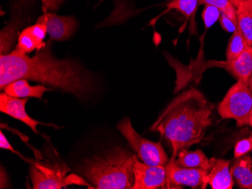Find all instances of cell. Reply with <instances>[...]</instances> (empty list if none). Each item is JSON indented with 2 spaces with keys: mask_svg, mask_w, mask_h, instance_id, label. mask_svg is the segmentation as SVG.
I'll return each mask as SVG.
<instances>
[{
  "mask_svg": "<svg viewBox=\"0 0 252 189\" xmlns=\"http://www.w3.org/2000/svg\"><path fill=\"white\" fill-rule=\"evenodd\" d=\"M18 80L55 87L83 101L95 93L97 87L95 76L79 62L58 59L52 54L51 40L32 57L17 50L0 56V89L3 91Z\"/></svg>",
  "mask_w": 252,
  "mask_h": 189,
  "instance_id": "cell-1",
  "label": "cell"
},
{
  "mask_svg": "<svg viewBox=\"0 0 252 189\" xmlns=\"http://www.w3.org/2000/svg\"><path fill=\"white\" fill-rule=\"evenodd\" d=\"M215 105L196 88L177 97L164 110L151 130L169 141L174 157L183 149L199 143L212 123Z\"/></svg>",
  "mask_w": 252,
  "mask_h": 189,
  "instance_id": "cell-2",
  "label": "cell"
},
{
  "mask_svg": "<svg viewBox=\"0 0 252 189\" xmlns=\"http://www.w3.org/2000/svg\"><path fill=\"white\" fill-rule=\"evenodd\" d=\"M137 155L121 147L88 160L83 167L85 177L97 189H132Z\"/></svg>",
  "mask_w": 252,
  "mask_h": 189,
  "instance_id": "cell-3",
  "label": "cell"
},
{
  "mask_svg": "<svg viewBox=\"0 0 252 189\" xmlns=\"http://www.w3.org/2000/svg\"><path fill=\"white\" fill-rule=\"evenodd\" d=\"M252 108V91L247 83L237 81L226 93L218 107L223 119H234L238 127L249 125Z\"/></svg>",
  "mask_w": 252,
  "mask_h": 189,
  "instance_id": "cell-4",
  "label": "cell"
},
{
  "mask_svg": "<svg viewBox=\"0 0 252 189\" xmlns=\"http://www.w3.org/2000/svg\"><path fill=\"white\" fill-rule=\"evenodd\" d=\"M121 135L128 141L137 157L146 164L152 166H165L169 159L165 153L161 142H152L141 135L134 129L129 118H125L117 125Z\"/></svg>",
  "mask_w": 252,
  "mask_h": 189,
  "instance_id": "cell-5",
  "label": "cell"
},
{
  "mask_svg": "<svg viewBox=\"0 0 252 189\" xmlns=\"http://www.w3.org/2000/svg\"><path fill=\"white\" fill-rule=\"evenodd\" d=\"M167 189H183L188 186L192 189H205V177L209 170L202 169L186 168L177 163L176 157L169 159L165 165Z\"/></svg>",
  "mask_w": 252,
  "mask_h": 189,
  "instance_id": "cell-6",
  "label": "cell"
},
{
  "mask_svg": "<svg viewBox=\"0 0 252 189\" xmlns=\"http://www.w3.org/2000/svg\"><path fill=\"white\" fill-rule=\"evenodd\" d=\"M67 167L47 166L40 163H32L30 168L31 181L34 189H61L68 184L65 180Z\"/></svg>",
  "mask_w": 252,
  "mask_h": 189,
  "instance_id": "cell-7",
  "label": "cell"
},
{
  "mask_svg": "<svg viewBox=\"0 0 252 189\" xmlns=\"http://www.w3.org/2000/svg\"><path fill=\"white\" fill-rule=\"evenodd\" d=\"M134 183L132 189H167L166 170L165 166H152L134 160Z\"/></svg>",
  "mask_w": 252,
  "mask_h": 189,
  "instance_id": "cell-8",
  "label": "cell"
},
{
  "mask_svg": "<svg viewBox=\"0 0 252 189\" xmlns=\"http://www.w3.org/2000/svg\"><path fill=\"white\" fill-rule=\"evenodd\" d=\"M36 22L45 25L48 34L51 39L56 41L69 39L77 28V21L74 17L59 16L47 12L39 17Z\"/></svg>",
  "mask_w": 252,
  "mask_h": 189,
  "instance_id": "cell-9",
  "label": "cell"
},
{
  "mask_svg": "<svg viewBox=\"0 0 252 189\" xmlns=\"http://www.w3.org/2000/svg\"><path fill=\"white\" fill-rule=\"evenodd\" d=\"M29 98H18V97H11L5 92L1 93L0 94V111L21 121L23 123L28 125L32 131L36 135H40L37 131V125H47L36 121L31 118L26 112V104L28 103Z\"/></svg>",
  "mask_w": 252,
  "mask_h": 189,
  "instance_id": "cell-10",
  "label": "cell"
},
{
  "mask_svg": "<svg viewBox=\"0 0 252 189\" xmlns=\"http://www.w3.org/2000/svg\"><path fill=\"white\" fill-rule=\"evenodd\" d=\"M210 168L205 177V186L213 189H233L234 180L232 177L230 162L224 159L212 158Z\"/></svg>",
  "mask_w": 252,
  "mask_h": 189,
  "instance_id": "cell-11",
  "label": "cell"
},
{
  "mask_svg": "<svg viewBox=\"0 0 252 189\" xmlns=\"http://www.w3.org/2000/svg\"><path fill=\"white\" fill-rule=\"evenodd\" d=\"M47 33L45 25L37 23L25 28L18 36V44L15 50L22 54L31 53L35 49H39L45 46L43 39Z\"/></svg>",
  "mask_w": 252,
  "mask_h": 189,
  "instance_id": "cell-12",
  "label": "cell"
},
{
  "mask_svg": "<svg viewBox=\"0 0 252 189\" xmlns=\"http://www.w3.org/2000/svg\"><path fill=\"white\" fill-rule=\"evenodd\" d=\"M214 66L224 69L238 81L248 83L252 70V47L248 48L234 60L213 62Z\"/></svg>",
  "mask_w": 252,
  "mask_h": 189,
  "instance_id": "cell-13",
  "label": "cell"
},
{
  "mask_svg": "<svg viewBox=\"0 0 252 189\" xmlns=\"http://www.w3.org/2000/svg\"><path fill=\"white\" fill-rule=\"evenodd\" d=\"M4 92L8 96L18 98H37L42 100L46 91H52L44 85H31L27 80H18L12 81L4 88Z\"/></svg>",
  "mask_w": 252,
  "mask_h": 189,
  "instance_id": "cell-14",
  "label": "cell"
},
{
  "mask_svg": "<svg viewBox=\"0 0 252 189\" xmlns=\"http://www.w3.org/2000/svg\"><path fill=\"white\" fill-rule=\"evenodd\" d=\"M232 177L242 189H252V159L250 155H243L236 159L231 168Z\"/></svg>",
  "mask_w": 252,
  "mask_h": 189,
  "instance_id": "cell-15",
  "label": "cell"
},
{
  "mask_svg": "<svg viewBox=\"0 0 252 189\" xmlns=\"http://www.w3.org/2000/svg\"><path fill=\"white\" fill-rule=\"evenodd\" d=\"M176 162L180 166L186 168L207 170L210 168V161L201 149L195 151L181 149L177 154Z\"/></svg>",
  "mask_w": 252,
  "mask_h": 189,
  "instance_id": "cell-16",
  "label": "cell"
},
{
  "mask_svg": "<svg viewBox=\"0 0 252 189\" xmlns=\"http://www.w3.org/2000/svg\"><path fill=\"white\" fill-rule=\"evenodd\" d=\"M250 47L246 42L239 27L233 32V36L228 43L226 52V60H232L239 57L248 48Z\"/></svg>",
  "mask_w": 252,
  "mask_h": 189,
  "instance_id": "cell-17",
  "label": "cell"
},
{
  "mask_svg": "<svg viewBox=\"0 0 252 189\" xmlns=\"http://www.w3.org/2000/svg\"><path fill=\"white\" fill-rule=\"evenodd\" d=\"M238 27L249 46L252 47V14L242 8H236Z\"/></svg>",
  "mask_w": 252,
  "mask_h": 189,
  "instance_id": "cell-18",
  "label": "cell"
},
{
  "mask_svg": "<svg viewBox=\"0 0 252 189\" xmlns=\"http://www.w3.org/2000/svg\"><path fill=\"white\" fill-rule=\"evenodd\" d=\"M199 5H210L216 7L220 13L225 14L232 20L237 22L236 8L230 0H199Z\"/></svg>",
  "mask_w": 252,
  "mask_h": 189,
  "instance_id": "cell-19",
  "label": "cell"
},
{
  "mask_svg": "<svg viewBox=\"0 0 252 189\" xmlns=\"http://www.w3.org/2000/svg\"><path fill=\"white\" fill-rule=\"evenodd\" d=\"M199 5V0H174L167 4L168 10L175 9L187 18L192 16Z\"/></svg>",
  "mask_w": 252,
  "mask_h": 189,
  "instance_id": "cell-20",
  "label": "cell"
},
{
  "mask_svg": "<svg viewBox=\"0 0 252 189\" xmlns=\"http://www.w3.org/2000/svg\"><path fill=\"white\" fill-rule=\"evenodd\" d=\"M220 16V12L213 5H205L202 12V18L205 27L209 28L216 22Z\"/></svg>",
  "mask_w": 252,
  "mask_h": 189,
  "instance_id": "cell-21",
  "label": "cell"
},
{
  "mask_svg": "<svg viewBox=\"0 0 252 189\" xmlns=\"http://www.w3.org/2000/svg\"><path fill=\"white\" fill-rule=\"evenodd\" d=\"M252 150V135L249 137L239 140L236 144L234 149V157L236 159L242 157Z\"/></svg>",
  "mask_w": 252,
  "mask_h": 189,
  "instance_id": "cell-22",
  "label": "cell"
},
{
  "mask_svg": "<svg viewBox=\"0 0 252 189\" xmlns=\"http://www.w3.org/2000/svg\"><path fill=\"white\" fill-rule=\"evenodd\" d=\"M219 21H220L222 28L226 32H234L236 30V27H237V22L232 20L230 17H228L225 14L220 13Z\"/></svg>",
  "mask_w": 252,
  "mask_h": 189,
  "instance_id": "cell-23",
  "label": "cell"
},
{
  "mask_svg": "<svg viewBox=\"0 0 252 189\" xmlns=\"http://www.w3.org/2000/svg\"><path fill=\"white\" fill-rule=\"evenodd\" d=\"M66 0H42V9L44 12H47L48 11H55L59 9L61 5L65 2ZM100 2L104 0H100Z\"/></svg>",
  "mask_w": 252,
  "mask_h": 189,
  "instance_id": "cell-24",
  "label": "cell"
},
{
  "mask_svg": "<svg viewBox=\"0 0 252 189\" xmlns=\"http://www.w3.org/2000/svg\"><path fill=\"white\" fill-rule=\"evenodd\" d=\"M0 148L2 149H5V150L11 151L12 153H15L16 154V155H19L20 157H21V159L26 160V159H25V157H24L23 155H21L18 151L14 149V148L12 147V146H11V144L9 143L8 139H7L6 136L4 135L2 131L0 132Z\"/></svg>",
  "mask_w": 252,
  "mask_h": 189,
  "instance_id": "cell-25",
  "label": "cell"
},
{
  "mask_svg": "<svg viewBox=\"0 0 252 189\" xmlns=\"http://www.w3.org/2000/svg\"><path fill=\"white\" fill-rule=\"evenodd\" d=\"M236 8H242L252 14V0H230Z\"/></svg>",
  "mask_w": 252,
  "mask_h": 189,
  "instance_id": "cell-26",
  "label": "cell"
},
{
  "mask_svg": "<svg viewBox=\"0 0 252 189\" xmlns=\"http://www.w3.org/2000/svg\"><path fill=\"white\" fill-rule=\"evenodd\" d=\"M248 85L249 86V87H250L251 90L252 91V73H251L250 78H249V81H248Z\"/></svg>",
  "mask_w": 252,
  "mask_h": 189,
  "instance_id": "cell-27",
  "label": "cell"
},
{
  "mask_svg": "<svg viewBox=\"0 0 252 189\" xmlns=\"http://www.w3.org/2000/svg\"><path fill=\"white\" fill-rule=\"evenodd\" d=\"M249 125L252 127V111H251L250 116H249Z\"/></svg>",
  "mask_w": 252,
  "mask_h": 189,
  "instance_id": "cell-28",
  "label": "cell"
},
{
  "mask_svg": "<svg viewBox=\"0 0 252 189\" xmlns=\"http://www.w3.org/2000/svg\"><path fill=\"white\" fill-rule=\"evenodd\" d=\"M168 1H174V0H168Z\"/></svg>",
  "mask_w": 252,
  "mask_h": 189,
  "instance_id": "cell-29",
  "label": "cell"
},
{
  "mask_svg": "<svg viewBox=\"0 0 252 189\" xmlns=\"http://www.w3.org/2000/svg\"></svg>",
  "mask_w": 252,
  "mask_h": 189,
  "instance_id": "cell-30",
  "label": "cell"
}]
</instances>
